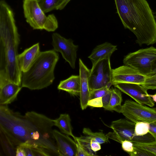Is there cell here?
<instances>
[{
  "mask_svg": "<svg viewBox=\"0 0 156 156\" xmlns=\"http://www.w3.org/2000/svg\"><path fill=\"white\" fill-rule=\"evenodd\" d=\"M20 36L13 10L5 0L0 1V82L21 86L18 49Z\"/></svg>",
  "mask_w": 156,
  "mask_h": 156,
  "instance_id": "6da1fadb",
  "label": "cell"
},
{
  "mask_svg": "<svg viewBox=\"0 0 156 156\" xmlns=\"http://www.w3.org/2000/svg\"><path fill=\"white\" fill-rule=\"evenodd\" d=\"M124 28L132 32L141 46L156 43V18L146 0H114Z\"/></svg>",
  "mask_w": 156,
  "mask_h": 156,
  "instance_id": "7a4b0ae2",
  "label": "cell"
},
{
  "mask_svg": "<svg viewBox=\"0 0 156 156\" xmlns=\"http://www.w3.org/2000/svg\"><path fill=\"white\" fill-rule=\"evenodd\" d=\"M59 58L58 53L54 50L40 52L29 70L21 72V87L38 90L52 84L55 79L54 69Z\"/></svg>",
  "mask_w": 156,
  "mask_h": 156,
  "instance_id": "3957f363",
  "label": "cell"
},
{
  "mask_svg": "<svg viewBox=\"0 0 156 156\" xmlns=\"http://www.w3.org/2000/svg\"><path fill=\"white\" fill-rule=\"evenodd\" d=\"M23 116L28 135L27 143L43 148L51 155L59 156L53 134V119L34 111L27 112Z\"/></svg>",
  "mask_w": 156,
  "mask_h": 156,
  "instance_id": "277c9868",
  "label": "cell"
},
{
  "mask_svg": "<svg viewBox=\"0 0 156 156\" xmlns=\"http://www.w3.org/2000/svg\"><path fill=\"white\" fill-rule=\"evenodd\" d=\"M0 131L16 147L28 141L23 116L10 109L7 105H0Z\"/></svg>",
  "mask_w": 156,
  "mask_h": 156,
  "instance_id": "5b68a950",
  "label": "cell"
},
{
  "mask_svg": "<svg viewBox=\"0 0 156 156\" xmlns=\"http://www.w3.org/2000/svg\"><path fill=\"white\" fill-rule=\"evenodd\" d=\"M23 7L26 21L34 29L53 32L58 28L55 16L52 14L46 16L37 1L24 0Z\"/></svg>",
  "mask_w": 156,
  "mask_h": 156,
  "instance_id": "8992f818",
  "label": "cell"
},
{
  "mask_svg": "<svg viewBox=\"0 0 156 156\" xmlns=\"http://www.w3.org/2000/svg\"><path fill=\"white\" fill-rule=\"evenodd\" d=\"M135 123L128 120L121 119L112 121L110 128L113 132H109L106 136L109 138L121 144L125 140L136 144H145L155 141V138L151 133L142 136H138L135 133Z\"/></svg>",
  "mask_w": 156,
  "mask_h": 156,
  "instance_id": "52a82bcc",
  "label": "cell"
},
{
  "mask_svg": "<svg viewBox=\"0 0 156 156\" xmlns=\"http://www.w3.org/2000/svg\"><path fill=\"white\" fill-rule=\"evenodd\" d=\"M123 62L124 65L146 76L156 67V48L151 46L130 52L125 56Z\"/></svg>",
  "mask_w": 156,
  "mask_h": 156,
  "instance_id": "ba28073f",
  "label": "cell"
},
{
  "mask_svg": "<svg viewBox=\"0 0 156 156\" xmlns=\"http://www.w3.org/2000/svg\"><path fill=\"white\" fill-rule=\"evenodd\" d=\"M112 70L110 58L101 60L93 65L88 78L90 92L106 87L110 88L112 85Z\"/></svg>",
  "mask_w": 156,
  "mask_h": 156,
  "instance_id": "9c48e42d",
  "label": "cell"
},
{
  "mask_svg": "<svg viewBox=\"0 0 156 156\" xmlns=\"http://www.w3.org/2000/svg\"><path fill=\"white\" fill-rule=\"evenodd\" d=\"M121 113L135 123L139 122L150 123L156 121V108H150L131 100L125 101Z\"/></svg>",
  "mask_w": 156,
  "mask_h": 156,
  "instance_id": "30bf717a",
  "label": "cell"
},
{
  "mask_svg": "<svg viewBox=\"0 0 156 156\" xmlns=\"http://www.w3.org/2000/svg\"><path fill=\"white\" fill-rule=\"evenodd\" d=\"M52 37L54 50L60 52L64 59L74 69L78 46L74 44L72 39H66L57 33L53 34Z\"/></svg>",
  "mask_w": 156,
  "mask_h": 156,
  "instance_id": "8fae6325",
  "label": "cell"
},
{
  "mask_svg": "<svg viewBox=\"0 0 156 156\" xmlns=\"http://www.w3.org/2000/svg\"><path fill=\"white\" fill-rule=\"evenodd\" d=\"M121 91L130 96L136 102L152 107L154 102L141 85L133 83H119L113 85Z\"/></svg>",
  "mask_w": 156,
  "mask_h": 156,
  "instance_id": "7c38bea8",
  "label": "cell"
},
{
  "mask_svg": "<svg viewBox=\"0 0 156 156\" xmlns=\"http://www.w3.org/2000/svg\"><path fill=\"white\" fill-rule=\"evenodd\" d=\"M112 85L119 83H129L142 85L146 76L134 68L124 65L112 69Z\"/></svg>",
  "mask_w": 156,
  "mask_h": 156,
  "instance_id": "4fadbf2b",
  "label": "cell"
},
{
  "mask_svg": "<svg viewBox=\"0 0 156 156\" xmlns=\"http://www.w3.org/2000/svg\"><path fill=\"white\" fill-rule=\"evenodd\" d=\"M53 134L59 156H77V147L75 140L56 129H53Z\"/></svg>",
  "mask_w": 156,
  "mask_h": 156,
  "instance_id": "5bb4252c",
  "label": "cell"
},
{
  "mask_svg": "<svg viewBox=\"0 0 156 156\" xmlns=\"http://www.w3.org/2000/svg\"><path fill=\"white\" fill-rule=\"evenodd\" d=\"M80 76V105L82 110L87 107V103L90 100L88 78L90 70L88 69L80 58L79 59Z\"/></svg>",
  "mask_w": 156,
  "mask_h": 156,
  "instance_id": "9a60e30c",
  "label": "cell"
},
{
  "mask_svg": "<svg viewBox=\"0 0 156 156\" xmlns=\"http://www.w3.org/2000/svg\"><path fill=\"white\" fill-rule=\"evenodd\" d=\"M22 87L10 81L0 82V105H8L13 102Z\"/></svg>",
  "mask_w": 156,
  "mask_h": 156,
  "instance_id": "2e32d148",
  "label": "cell"
},
{
  "mask_svg": "<svg viewBox=\"0 0 156 156\" xmlns=\"http://www.w3.org/2000/svg\"><path fill=\"white\" fill-rule=\"evenodd\" d=\"M41 51L39 43L25 49L19 55L18 61L21 72L27 71L35 62Z\"/></svg>",
  "mask_w": 156,
  "mask_h": 156,
  "instance_id": "e0dca14e",
  "label": "cell"
},
{
  "mask_svg": "<svg viewBox=\"0 0 156 156\" xmlns=\"http://www.w3.org/2000/svg\"><path fill=\"white\" fill-rule=\"evenodd\" d=\"M117 50V46L106 42L96 46L88 58L93 65L99 60L110 58L112 54Z\"/></svg>",
  "mask_w": 156,
  "mask_h": 156,
  "instance_id": "ac0fdd59",
  "label": "cell"
},
{
  "mask_svg": "<svg viewBox=\"0 0 156 156\" xmlns=\"http://www.w3.org/2000/svg\"><path fill=\"white\" fill-rule=\"evenodd\" d=\"M57 88L58 90L65 91L72 95L80 96V75H72L68 78L61 81Z\"/></svg>",
  "mask_w": 156,
  "mask_h": 156,
  "instance_id": "d6986e66",
  "label": "cell"
},
{
  "mask_svg": "<svg viewBox=\"0 0 156 156\" xmlns=\"http://www.w3.org/2000/svg\"><path fill=\"white\" fill-rule=\"evenodd\" d=\"M54 126L58 127L62 133L72 136L74 139L75 136L72 133L71 119L67 114H61L58 118L53 120Z\"/></svg>",
  "mask_w": 156,
  "mask_h": 156,
  "instance_id": "ffe728a7",
  "label": "cell"
},
{
  "mask_svg": "<svg viewBox=\"0 0 156 156\" xmlns=\"http://www.w3.org/2000/svg\"><path fill=\"white\" fill-rule=\"evenodd\" d=\"M110 89L111 98L109 104L106 109L121 113L122 105H121L122 101L121 91L117 88Z\"/></svg>",
  "mask_w": 156,
  "mask_h": 156,
  "instance_id": "44dd1931",
  "label": "cell"
},
{
  "mask_svg": "<svg viewBox=\"0 0 156 156\" xmlns=\"http://www.w3.org/2000/svg\"><path fill=\"white\" fill-rule=\"evenodd\" d=\"M64 0H40L38 4L44 13L56 9Z\"/></svg>",
  "mask_w": 156,
  "mask_h": 156,
  "instance_id": "7402d4cb",
  "label": "cell"
},
{
  "mask_svg": "<svg viewBox=\"0 0 156 156\" xmlns=\"http://www.w3.org/2000/svg\"><path fill=\"white\" fill-rule=\"evenodd\" d=\"M83 133L84 135L88 136L101 144L109 142V138L102 131L94 133L89 128H84L83 129Z\"/></svg>",
  "mask_w": 156,
  "mask_h": 156,
  "instance_id": "603a6c76",
  "label": "cell"
},
{
  "mask_svg": "<svg viewBox=\"0 0 156 156\" xmlns=\"http://www.w3.org/2000/svg\"><path fill=\"white\" fill-rule=\"evenodd\" d=\"M0 141L4 151L7 155H16V147L1 131H0Z\"/></svg>",
  "mask_w": 156,
  "mask_h": 156,
  "instance_id": "cb8c5ba5",
  "label": "cell"
},
{
  "mask_svg": "<svg viewBox=\"0 0 156 156\" xmlns=\"http://www.w3.org/2000/svg\"><path fill=\"white\" fill-rule=\"evenodd\" d=\"M74 140L79 143L90 156L96 155V153L92 151L91 147V142L94 140L93 139L87 136L84 135L79 137H75Z\"/></svg>",
  "mask_w": 156,
  "mask_h": 156,
  "instance_id": "d4e9b609",
  "label": "cell"
},
{
  "mask_svg": "<svg viewBox=\"0 0 156 156\" xmlns=\"http://www.w3.org/2000/svg\"><path fill=\"white\" fill-rule=\"evenodd\" d=\"M142 85L147 90L156 89V67L146 76L145 81Z\"/></svg>",
  "mask_w": 156,
  "mask_h": 156,
  "instance_id": "484cf974",
  "label": "cell"
},
{
  "mask_svg": "<svg viewBox=\"0 0 156 156\" xmlns=\"http://www.w3.org/2000/svg\"><path fill=\"white\" fill-rule=\"evenodd\" d=\"M149 123L142 122H137L135 123V133L138 136L144 135L149 133Z\"/></svg>",
  "mask_w": 156,
  "mask_h": 156,
  "instance_id": "4316f807",
  "label": "cell"
},
{
  "mask_svg": "<svg viewBox=\"0 0 156 156\" xmlns=\"http://www.w3.org/2000/svg\"><path fill=\"white\" fill-rule=\"evenodd\" d=\"M154 136L155 140L154 142L145 144L133 143V144L136 146L153 153L155 155V156H156V136Z\"/></svg>",
  "mask_w": 156,
  "mask_h": 156,
  "instance_id": "83f0119b",
  "label": "cell"
},
{
  "mask_svg": "<svg viewBox=\"0 0 156 156\" xmlns=\"http://www.w3.org/2000/svg\"><path fill=\"white\" fill-rule=\"evenodd\" d=\"M110 90V88L107 87L94 90L90 92V100L98 98H102Z\"/></svg>",
  "mask_w": 156,
  "mask_h": 156,
  "instance_id": "f1b7e54d",
  "label": "cell"
},
{
  "mask_svg": "<svg viewBox=\"0 0 156 156\" xmlns=\"http://www.w3.org/2000/svg\"><path fill=\"white\" fill-rule=\"evenodd\" d=\"M134 145V144H133ZM134 149L130 156H155L153 153L134 145Z\"/></svg>",
  "mask_w": 156,
  "mask_h": 156,
  "instance_id": "f546056e",
  "label": "cell"
},
{
  "mask_svg": "<svg viewBox=\"0 0 156 156\" xmlns=\"http://www.w3.org/2000/svg\"><path fill=\"white\" fill-rule=\"evenodd\" d=\"M121 144L122 149L130 156L134 151L133 143L129 140H125Z\"/></svg>",
  "mask_w": 156,
  "mask_h": 156,
  "instance_id": "4dcf8cb0",
  "label": "cell"
},
{
  "mask_svg": "<svg viewBox=\"0 0 156 156\" xmlns=\"http://www.w3.org/2000/svg\"><path fill=\"white\" fill-rule=\"evenodd\" d=\"M32 149L34 156L51 155L49 152L43 148L32 146Z\"/></svg>",
  "mask_w": 156,
  "mask_h": 156,
  "instance_id": "1f68e13d",
  "label": "cell"
},
{
  "mask_svg": "<svg viewBox=\"0 0 156 156\" xmlns=\"http://www.w3.org/2000/svg\"><path fill=\"white\" fill-rule=\"evenodd\" d=\"M87 105L94 107H103L102 98H98L90 100L87 103Z\"/></svg>",
  "mask_w": 156,
  "mask_h": 156,
  "instance_id": "d6a6232c",
  "label": "cell"
},
{
  "mask_svg": "<svg viewBox=\"0 0 156 156\" xmlns=\"http://www.w3.org/2000/svg\"><path fill=\"white\" fill-rule=\"evenodd\" d=\"M24 150L26 156H34L32 149V145L27 143H23L19 145Z\"/></svg>",
  "mask_w": 156,
  "mask_h": 156,
  "instance_id": "836d02e7",
  "label": "cell"
},
{
  "mask_svg": "<svg viewBox=\"0 0 156 156\" xmlns=\"http://www.w3.org/2000/svg\"><path fill=\"white\" fill-rule=\"evenodd\" d=\"M111 96V92L110 89V91L106 94L102 98L103 108L105 109L109 104Z\"/></svg>",
  "mask_w": 156,
  "mask_h": 156,
  "instance_id": "e575fe53",
  "label": "cell"
},
{
  "mask_svg": "<svg viewBox=\"0 0 156 156\" xmlns=\"http://www.w3.org/2000/svg\"><path fill=\"white\" fill-rule=\"evenodd\" d=\"M76 141V142L77 147V156H90L79 143L77 141Z\"/></svg>",
  "mask_w": 156,
  "mask_h": 156,
  "instance_id": "d590c367",
  "label": "cell"
},
{
  "mask_svg": "<svg viewBox=\"0 0 156 156\" xmlns=\"http://www.w3.org/2000/svg\"><path fill=\"white\" fill-rule=\"evenodd\" d=\"M91 150L94 152H96L101 149V144L98 142L93 140L91 144Z\"/></svg>",
  "mask_w": 156,
  "mask_h": 156,
  "instance_id": "8d00e7d4",
  "label": "cell"
},
{
  "mask_svg": "<svg viewBox=\"0 0 156 156\" xmlns=\"http://www.w3.org/2000/svg\"><path fill=\"white\" fill-rule=\"evenodd\" d=\"M149 133L154 136H156V121L149 123Z\"/></svg>",
  "mask_w": 156,
  "mask_h": 156,
  "instance_id": "74e56055",
  "label": "cell"
},
{
  "mask_svg": "<svg viewBox=\"0 0 156 156\" xmlns=\"http://www.w3.org/2000/svg\"><path fill=\"white\" fill-rule=\"evenodd\" d=\"M16 156H26V154L23 149L20 145L16 147Z\"/></svg>",
  "mask_w": 156,
  "mask_h": 156,
  "instance_id": "f35d334b",
  "label": "cell"
},
{
  "mask_svg": "<svg viewBox=\"0 0 156 156\" xmlns=\"http://www.w3.org/2000/svg\"><path fill=\"white\" fill-rule=\"evenodd\" d=\"M71 0H64L57 8L56 10H61L63 9Z\"/></svg>",
  "mask_w": 156,
  "mask_h": 156,
  "instance_id": "ab89813d",
  "label": "cell"
},
{
  "mask_svg": "<svg viewBox=\"0 0 156 156\" xmlns=\"http://www.w3.org/2000/svg\"><path fill=\"white\" fill-rule=\"evenodd\" d=\"M149 96L151 98L154 102H156V93L154 94H149Z\"/></svg>",
  "mask_w": 156,
  "mask_h": 156,
  "instance_id": "60d3db41",
  "label": "cell"
},
{
  "mask_svg": "<svg viewBox=\"0 0 156 156\" xmlns=\"http://www.w3.org/2000/svg\"><path fill=\"white\" fill-rule=\"evenodd\" d=\"M29 0V1H37V2L38 1L40 0Z\"/></svg>",
  "mask_w": 156,
  "mask_h": 156,
  "instance_id": "b9f144b4",
  "label": "cell"
},
{
  "mask_svg": "<svg viewBox=\"0 0 156 156\" xmlns=\"http://www.w3.org/2000/svg\"><path fill=\"white\" fill-rule=\"evenodd\" d=\"M155 16H156V12H155Z\"/></svg>",
  "mask_w": 156,
  "mask_h": 156,
  "instance_id": "7bdbcfd3",
  "label": "cell"
},
{
  "mask_svg": "<svg viewBox=\"0 0 156 156\" xmlns=\"http://www.w3.org/2000/svg\"></svg>",
  "mask_w": 156,
  "mask_h": 156,
  "instance_id": "ee69618b",
  "label": "cell"
}]
</instances>
